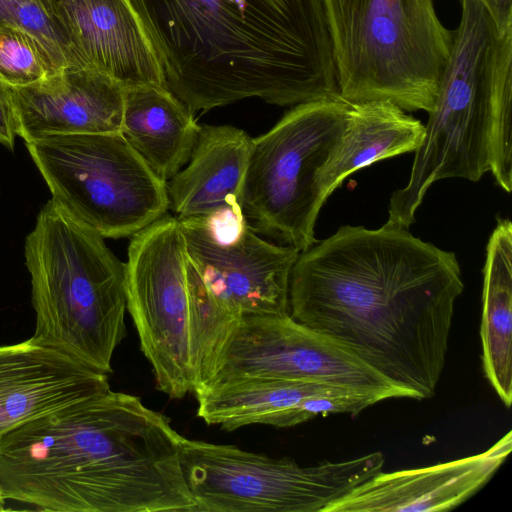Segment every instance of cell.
Wrapping results in <instances>:
<instances>
[{"label": "cell", "mask_w": 512, "mask_h": 512, "mask_svg": "<svg viewBox=\"0 0 512 512\" xmlns=\"http://www.w3.org/2000/svg\"><path fill=\"white\" fill-rule=\"evenodd\" d=\"M5 503H6V498L3 494L1 486H0V512L6 510Z\"/></svg>", "instance_id": "cell-26"}, {"label": "cell", "mask_w": 512, "mask_h": 512, "mask_svg": "<svg viewBox=\"0 0 512 512\" xmlns=\"http://www.w3.org/2000/svg\"><path fill=\"white\" fill-rule=\"evenodd\" d=\"M340 95L295 105L268 132L252 138L240 205L248 226L303 252L325 203L320 172L352 109Z\"/></svg>", "instance_id": "cell-7"}, {"label": "cell", "mask_w": 512, "mask_h": 512, "mask_svg": "<svg viewBox=\"0 0 512 512\" xmlns=\"http://www.w3.org/2000/svg\"><path fill=\"white\" fill-rule=\"evenodd\" d=\"M252 138L229 125L201 126L185 168L167 181L169 209L178 220L244 219L240 198Z\"/></svg>", "instance_id": "cell-18"}, {"label": "cell", "mask_w": 512, "mask_h": 512, "mask_svg": "<svg viewBox=\"0 0 512 512\" xmlns=\"http://www.w3.org/2000/svg\"><path fill=\"white\" fill-rule=\"evenodd\" d=\"M339 95L390 101L429 113L450 56L453 31L435 0H324Z\"/></svg>", "instance_id": "cell-6"}, {"label": "cell", "mask_w": 512, "mask_h": 512, "mask_svg": "<svg viewBox=\"0 0 512 512\" xmlns=\"http://www.w3.org/2000/svg\"><path fill=\"white\" fill-rule=\"evenodd\" d=\"M500 34L512 27V0H481Z\"/></svg>", "instance_id": "cell-25"}, {"label": "cell", "mask_w": 512, "mask_h": 512, "mask_svg": "<svg viewBox=\"0 0 512 512\" xmlns=\"http://www.w3.org/2000/svg\"><path fill=\"white\" fill-rule=\"evenodd\" d=\"M238 378L323 382L377 392L386 399L409 398L349 350L289 313L242 316L200 388Z\"/></svg>", "instance_id": "cell-11"}, {"label": "cell", "mask_w": 512, "mask_h": 512, "mask_svg": "<svg viewBox=\"0 0 512 512\" xmlns=\"http://www.w3.org/2000/svg\"><path fill=\"white\" fill-rule=\"evenodd\" d=\"M51 199L103 238L133 236L167 213V182L122 133L53 135L25 142Z\"/></svg>", "instance_id": "cell-8"}, {"label": "cell", "mask_w": 512, "mask_h": 512, "mask_svg": "<svg viewBox=\"0 0 512 512\" xmlns=\"http://www.w3.org/2000/svg\"><path fill=\"white\" fill-rule=\"evenodd\" d=\"M180 462L197 511L324 512L382 472L385 457L372 452L303 467L290 458L182 436Z\"/></svg>", "instance_id": "cell-9"}, {"label": "cell", "mask_w": 512, "mask_h": 512, "mask_svg": "<svg viewBox=\"0 0 512 512\" xmlns=\"http://www.w3.org/2000/svg\"><path fill=\"white\" fill-rule=\"evenodd\" d=\"M188 253L180 221L165 214L134 234L126 265L127 310L159 391L194 393Z\"/></svg>", "instance_id": "cell-10"}, {"label": "cell", "mask_w": 512, "mask_h": 512, "mask_svg": "<svg viewBox=\"0 0 512 512\" xmlns=\"http://www.w3.org/2000/svg\"><path fill=\"white\" fill-rule=\"evenodd\" d=\"M110 390L108 374L31 338L0 346V437Z\"/></svg>", "instance_id": "cell-17"}, {"label": "cell", "mask_w": 512, "mask_h": 512, "mask_svg": "<svg viewBox=\"0 0 512 512\" xmlns=\"http://www.w3.org/2000/svg\"><path fill=\"white\" fill-rule=\"evenodd\" d=\"M200 129L194 114L167 87L126 85L122 134L162 180L188 162Z\"/></svg>", "instance_id": "cell-19"}, {"label": "cell", "mask_w": 512, "mask_h": 512, "mask_svg": "<svg viewBox=\"0 0 512 512\" xmlns=\"http://www.w3.org/2000/svg\"><path fill=\"white\" fill-rule=\"evenodd\" d=\"M5 25L28 33L40 46L54 73L77 67L68 45L40 0H0V27Z\"/></svg>", "instance_id": "cell-22"}, {"label": "cell", "mask_w": 512, "mask_h": 512, "mask_svg": "<svg viewBox=\"0 0 512 512\" xmlns=\"http://www.w3.org/2000/svg\"><path fill=\"white\" fill-rule=\"evenodd\" d=\"M189 260L209 291L242 317L289 313V282L300 254L270 243L245 222L217 230L205 219L179 220Z\"/></svg>", "instance_id": "cell-12"}, {"label": "cell", "mask_w": 512, "mask_h": 512, "mask_svg": "<svg viewBox=\"0 0 512 512\" xmlns=\"http://www.w3.org/2000/svg\"><path fill=\"white\" fill-rule=\"evenodd\" d=\"M81 68L125 85L165 86L162 67L131 0H40Z\"/></svg>", "instance_id": "cell-14"}, {"label": "cell", "mask_w": 512, "mask_h": 512, "mask_svg": "<svg viewBox=\"0 0 512 512\" xmlns=\"http://www.w3.org/2000/svg\"><path fill=\"white\" fill-rule=\"evenodd\" d=\"M197 415L207 424L233 431L253 424L292 427L318 416H355L386 400L372 391L323 382L238 378L195 393Z\"/></svg>", "instance_id": "cell-13"}, {"label": "cell", "mask_w": 512, "mask_h": 512, "mask_svg": "<svg viewBox=\"0 0 512 512\" xmlns=\"http://www.w3.org/2000/svg\"><path fill=\"white\" fill-rule=\"evenodd\" d=\"M424 124L390 101L353 103L347 127L324 164L319 188L326 201L344 179L377 161L415 152Z\"/></svg>", "instance_id": "cell-20"}, {"label": "cell", "mask_w": 512, "mask_h": 512, "mask_svg": "<svg viewBox=\"0 0 512 512\" xmlns=\"http://www.w3.org/2000/svg\"><path fill=\"white\" fill-rule=\"evenodd\" d=\"M463 289L455 253L389 222L345 225L300 252L289 314L423 400L441 378Z\"/></svg>", "instance_id": "cell-1"}, {"label": "cell", "mask_w": 512, "mask_h": 512, "mask_svg": "<svg viewBox=\"0 0 512 512\" xmlns=\"http://www.w3.org/2000/svg\"><path fill=\"white\" fill-rule=\"evenodd\" d=\"M449 59L407 184L387 222L408 228L438 180L479 181L487 172L512 190V27L500 34L481 0H461Z\"/></svg>", "instance_id": "cell-4"}, {"label": "cell", "mask_w": 512, "mask_h": 512, "mask_svg": "<svg viewBox=\"0 0 512 512\" xmlns=\"http://www.w3.org/2000/svg\"><path fill=\"white\" fill-rule=\"evenodd\" d=\"M512 432L486 451L429 467L380 472L324 512H435L451 510L484 487L508 457Z\"/></svg>", "instance_id": "cell-16"}, {"label": "cell", "mask_w": 512, "mask_h": 512, "mask_svg": "<svg viewBox=\"0 0 512 512\" xmlns=\"http://www.w3.org/2000/svg\"><path fill=\"white\" fill-rule=\"evenodd\" d=\"M125 87L106 73L81 67H67L28 86H9L16 135L29 142L53 135L122 133Z\"/></svg>", "instance_id": "cell-15"}, {"label": "cell", "mask_w": 512, "mask_h": 512, "mask_svg": "<svg viewBox=\"0 0 512 512\" xmlns=\"http://www.w3.org/2000/svg\"><path fill=\"white\" fill-rule=\"evenodd\" d=\"M36 313L31 339L109 374L126 335V265L52 200L24 244Z\"/></svg>", "instance_id": "cell-5"}, {"label": "cell", "mask_w": 512, "mask_h": 512, "mask_svg": "<svg viewBox=\"0 0 512 512\" xmlns=\"http://www.w3.org/2000/svg\"><path fill=\"white\" fill-rule=\"evenodd\" d=\"M55 74L37 42L22 29L0 27V79L23 87Z\"/></svg>", "instance_id": "cell-23"}, {"label": "cell", "mask_w": 512, "mask_h": 512, "mask_svg": "<svg viewBox=\"0 0 512 512\" xmlns=\"http://www.w3.org/2000/svg\"><path fill=\"white\" fill-rule=\"evenodd\" d=\"M16 136L12 95L9 86L0 79V144L13 150Z\"/></svg>", "instance_id": "cell-24"}, {"label": "cell", "mask_w": 512, "mask_h": 512, "mask_svg": "<svg viewBox=\"0 0 512 512\" xmlns=\"http://www.w3.org/2000/svg\"><path fill=\"white\" fill-rule=\"evenodd\" d=\"M480 336L485 376L504 405L512 402V224L499 219L483 267Z\"/></svg>", "instance_id": "cell-21"}, {"label": "cell", "mask_w": 512, "mask_h": 512, "mask_svg": "<svg viewBox=\"0 0 512 512\" xmlns=\"http://www.w3.org/2000/svg\"><path fill=\"white\" fill-rule=\"evenodd\" d=\"M181 438L139 397L110 390L2 435L0 486L46 511H197Z\"/></svg>", "instance_id": "cell-3"}, {"label": "cell", "mask_w": 512, "mask_h": 512, "mask_svg": "<svg viewBox=\"0 0 512 512\" xmlns=\"http://www.w3.org/2000/svg\"><path fill=\"white\" fill-rule=\"evenodd\" d=\"M166 87L194 114L339 95L324 0H131Z\"/></svg>", "instance_id": "cell-2"}]
</instances>
